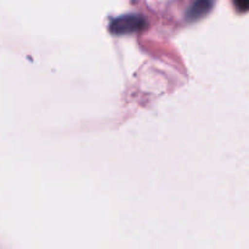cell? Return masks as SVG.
<instances>
[{
    "instance_id": "2",
    "label": "cell",
    "mask_w": 249,
    "mask_h": 249,
    "mask_svg": "<svg viewBox=\"0 0 249 249\" xmlns=\"http://www.w3.org/2000/svg\"><path fill=\"white\" fill-rule=\"evenodd\" d=\"M213 7V0H195L190 6L186 14V18L190 22H195L197 19L206 16Z\"/></svg>"
},
{
    "instance_id": "3",
    "label": "cell",
    "mask_w": 249,
    "mask_h": 249,
    "mask_svg": "<svg viewBox=\"0 0 249 249\" xmlns=\"http://www.w3.org/2000/svg\"><path fill=\"white\" fill-rule=\"evenodd\" d=\"M235 6L238 11L246 12L249 10V0H235Z\"/></svg>"
},
{
    "instance_id": "1",
    "label": "cell",
    "mask_w": 249,
    "mask_h": 249,
    "mask_svg": "<svg viewBox=\"0 0 249 249\" xmlns=\"http://www.w3.org/2000/svg\"><path fill=\"white\" fill-rule=\"evenodd\" d=\"M146 26V21L140 15H124L114 19L111 24V31L116 34H129L138 32Z\"/></svg>"
}]
</instances>
